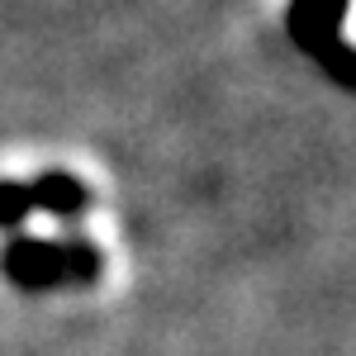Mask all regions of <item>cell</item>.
I'll return each instance as SVG.
<instances>
[{"label":"cell","mask_w":356,"mask_h":356,"mask_svg":"<svg viewBox=\"0 0 356 356\" xmlns=\"http://www.w3.org/2000/svg\"><path fill=\"white\" fill-rule=\"evenodd\" d=\"M62 285H95L105 271V252L86 238H62Z\"/></svg>","instance_id":"277c9868"},{"label":"cell","mask_w":356,"mask_h":356,"mask_svg":"<svg viewBox=\"0 0 356 356\" xmlns=\"http://www.w3.org/2000/svg\"><path fill=\"white\" fill-rule=\"evenodd\" d=\"M29 214H33V204H29V186H24V181L0 176V228H5V233H19Z\"/></svg>","instance_id":"5b68a950"},{"label":"cell","mask_w":356,"mask_h":356,"mask_svg":"<svg viewBox=\"0 0 356 356\" xmlns=\"http://www.w3.org/2000/svg\"><path fill=\"white\" fill-rule=\"evenodd\" d=\"M347 5L352 0H290L285 29H290V43L318 72H328V81H337L342 90H356V48L342 38Z\"/></svg>","instance_id":"6da1fadb"},{"label":"cell","mask_w":356,"mask_h":356,"mask_svg":"<svg viewBox=\"0 0 356 356\" xmlns=\"http://www.w3.org/2000/svg\"><path fill=\"white\" fill-rule=\"evenodd\" d=\"M0 266L19 290H57L62 285V247L48 243V238L15 233L5 257H0Z\"/></svg>","instance_id":"7a4b0ae2"},{"label":"cell","mask_w":356,"mask_h":356,"mask_svg":"<svg viewBox=\"0 0 356 356\" xmlns=\"http://www.w3.org/2000/svg\"><path fill=\"white\" fill-rule=\"evenodd\" d=\"M24 186H29V204L38 214H53L62 223L81 219L86 209H90V191H86L81 176H72V171H43V176L24 181Z\"/></svg>","instance_id":"3957f363"}]
</instances>
